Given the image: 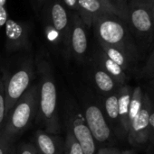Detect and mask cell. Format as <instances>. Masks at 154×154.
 <instances>
[{
	"instance_id": "17",
	"label": "cell",
	"mask_w": 154,
	"mask_h": 154,
	"mask_svg": "<svg viewBox=\"0 0 154 154\" xmlns=\"http://www.w3.org/2000/svg\"><path fill=\"white\" fill-rule=\"evenodd\" d=\"M133 92V88L128 84L122 85L118 89V109H119V117L120 125L123 138L127 139V134L129 131V106L130 100Z\"/></svg>"
},
{
	"instance_id": "33",
	"label": "cell",
	"mask_w": 154,
	"mask_h": 154,
	"mask_svg": "<svg viewBox=\"0 0 154 154\" xmlns=\"http://www.w3.org/2000/svg\"><path fill=\"white\" fill-rule=\"evenodd\" d=\"M152 22H153L154 27V0H152Z\"/></svg>"
},
{
	"instance_id": "13",
	"label": "cell",
	"mask_w": 154,
	"mask_h": 154,
	"mask_svg": "<svg viewBox=\"0 0 154 154\" xmlns=\"http://www.w3.org/2000/svg\"><path fill=\"white\" fill-rule=\"evenodd\" d=\"M100 106L113 134H116L119 138L124 139L120 125L118 109V90L112 94L103 96Z\"/></svg>"
},
{
	"instance_id": "1",
	"label": "cell",
	"mask_w": 154,
	"mask_h": 154,
	"mask_svg": "<svg viewBox=\"0 0 154 154\" xmlns=\"http://www.w3.org/2000/svg\"><path fill=\"white\" fill-rule=\"evenodd\" d=\"M38 82V118L44 131L58 134L61 131L57 107V89L53 69L48 61L40 59L36 62Z\"/></svg>"
},
{
	"instance_id": "10",
	"label": "cell",
	"mask_w": 154,
	"mask_h": 154,
	"mask_svg": "<svg viewBox=\"0 0 154 154\" xmlns=\"http://www.w3.org/2000/svg\"><path fill=\"white\" fill-rule=\"evenodd\" d=\"M5 48L8 51L29 49V27L26 23L8 18L5 24Z\"/></svg>"
},
{
	"instance_id": "5",
	"label": "cell",
	"mask_w": 154,
	"mask_h": 154,
	"mask_svg": "<svg viewBox=\"0 0 154 154\" xmlns=\"http://www.w3.org/2000/svg\"><path fill=\"white\" fill-rule=\"evenodd\" d=\"M151 109L152 102L150 97L144 91L141 110L132 122L127 134L129 143L135 149L149 148L152 145L150 130Z\"/></svg>"
},
{
	"instance_id": "24",
	"label": "cell",
	"mask_w": 154,
	"mask_h": 154,
	"mask_svg": "<svg viewBox=\"0 0 154 154\" xmlns=\"http://www.w3.org/2000/svg\"><path fill=\"white\" fill-rule=\"evenodd\" d=\"M141 76L147 79H154V51L151 54L144 68L143 69Z\"/></svg>"
},
{
	"instance_id": "21",
	"label": "cell",
	"mask_w": 154,
	"mask_h": 154,
	"mask_svg": "<svg viewBox=\"0 0 154 154\" xmlns=\"http://www.w3.org/2000/svg\"><path fill=\"white\" fill-rule=\"evenodd\" d=\"M64 154H85L80 143L69 131H66Z\"/></svg>"
},
{
	"instance_id": "30",
	"label": "cell",
	"mask_w": 154,
	"mask_h": 154,
	"mask_svg": "<svg viewBox=\"0 0 154 154\" xmlns=\"http://www.w3.org/2000/svg\"><path fill=\"white\" fill-rule=\"evenodd\" d=\"M148 96L150 97V99L152 103L154 105V79H151L147 85V90H144Z\"/></svg>"
},
{
	"instance_id": "11",
	"label": "cell",
	"mask_w": 154,
	"mask_h": 154,
	"mask_svg": "<svg viewBox=\"0 0 154 154\" xmlns=\"http://www.w3.org/2000/svg\"><path fill=\"white\" fill-rule=\"evenodd\" d=\"M47 22L59 32L62 43H64L67 49L71 28V15L60 0H54L50 4Z\"/></svg>"
},
{
	"instance_id": "34",
	"label": "cell",
	"mask_w": 154,
	"mask_h": 154,
	"mask_svg": "<svg viewBox=\"0 0 154 154\" xmlns=\"http://www.w3.org/2000/svg\"><path fill=\"white\" fill-rule=\"evenodd\" d=\"M6 0H0V5H5Z\"/></svg>"
},
{
	"instance_id": "8",
	"label": "cell",
	"mask_w": 154,
	"mask_h": 154,
	"mask_svg": "<svg viewBox=\"0 0 154 154\" xmlns=\"http://www.w3.org/2000/svg\"><path fill=\"white\" fill-rule=\"evenodd\" d=\"M129 5L128 22L140 34H149L153 30L152 0H132Z\"/></svg>"
},
{
	"instance_id": "15",
	"label": "cell",
	"mask_w": 154,
	"mask_h": 154,
	"mask_svg": "<svg viewBox=\"0 0 154 154\" xmlns=\"http://www.w3.org/2000/svg\"><path fill=\"white\" fill-rule=\"evenodd\" d=\"M93 64L113 77L119 85L127 84L128 74L118 64L109 59L101 49L97 51L93 56Z\"/></svg>"
},
{
	"instance_id": "29",
	"label": "cell",
	"mask_w": 154,
	"mask_h": 154,
	"mask_svg": "<svg viewBox=\"0 0 154 154\" xmlns=\"http://www.w3.org/2000/svg\"><path fill=\"white\" fill-rule=\"evenodd\" d=\"M7 19H8V14L5 6L0 5V28L5 26Z\"/></svg>"
},
{
	"instance_id": "20",
	"label": "cell",
	"mask_w": 154,
	"mask_h": 154,
	"mask_svg": "<svg viewBox=\"0 0 154 154\" xmlns=\"http://www.w3.org/2000/svg\"><path fill=\"white\" fill-rule=\"evenodd\" d=\"M117 14L120 19L128 22L129 5L126 0H103Z\"/></svg>"
},
{
	"instance_id": "2",
	"label": "cell",
	"mask_w": 154,
	"mask_h": 154,
	"mask_svg": "<svg viewBox=\"0 0 154 154\" xmlns=\"http://www.w3.org/2000/svg\"><path fill=\"white\" fill-rule=\"evenodd\" d=\"M38 112V83L32 84L7 113L6 120L1 131L10 141L25 132L32 124Z\"/></svg>"
},
{
	"instance_id": "12",
	"label": "cell",
	"mask_w": 154,
	"mask_h": 154,
	"mask_svg": "<svg viewBox=\"0 0 154 154\" xmlns=\"http://www.w3.org/2000/svg\"><path fill=\"white\" fill-rule=\"evenodd\" d=\"M76 13L86 27H91L93 22L104 15L118 16V14L103 0H77Z\"/></svg>"
},
{
	"instance_id": "31",
	"label": "cell",
	"mask_w": 154,
	"mask_h": 154,
	"mask_svg": "<svg viewBox=\"0 0 154 154\" xmlns=\"http://www.w3.org/2000/svg\"><path fill=\"white\" fill-rule=\"evenodd\" d=\"M64 5L73 11H77V0H62Z\"/></svg>"
},
{
	"instance_id": "36",
	"label": "cell",
	"mask_w": 154,
	"mask_h": 154,
	"mask_svg": "<svg viewBox=\"0 0 154 154\" xmlns=\"http://www.w3.org/2000/svg\"><path fill=\"white\" fill-rule=\"evenodd\" d=\"M152 154H154V152H152Z\"/></svg>"
},
{
	"instance_id": "18",
	"label": "cell",
	"mask_w": 154,
	"mask_h": 154,
	"mask_svg": "<svg viewBox=\"0 0 154 154\" xmlns=\"http://www.w3.org/2000/svg\"><path fill=\"white\" fill-rule=\"evenodd\" d=\"M99 44H100V49L105 53V55L109 59H111L113 61L118 64L126 73L131 71L132 62L133 60L124 51L113 46L106 45L103 43H99Z\"/></svg>"
},
{
	"instance_id": "22",
	"label": "cell",
	"mask_w": 154,
	"mask_h": 154,
	"mask_svg": "<svg viewBox=\"0 0 154 154\" xmlns=\"http://www.w3.org/2000/svg\"><path fill=\"white\" fill-rule=\"evenodd\" d=\"M7 116L5 93V83L3 75L0 77V132L3 130Z\"/></svg>"
},
{
	"instance_id": "23",
	"label": "cell",
	"mask_w": 154,
	"mask_h": 154,
	"mask_svg": "<svg viewBox=\"0 0 154 154\" xmlns=\"http://www.w3.org/2000/svg\"><path fill=\"white\" fill-rule=\"evenodd\" d=\"M44 35L46 37V40L52 44L58 45V44L62 43V39H61L59 32L48 22H46V24H45Z\"/></svg>"
},
{
	"instance_id": "4",
	"label": "cell",
	"mask_w": 154,
	"mask_h": 154,
	"mask_svg": "<svg viewBox=\"0 0 154 154\" xmlns=\"http://www.w3.org/2000/svg\"><path fill=\"white\" fill-rule=\"evenodd\" d=\"M7 113L15 105L18 99L32 85L34 77V65L31 60L25 61L15 72L3 73Z\"/></svg>"
},
{
	"instance_id": "16",
	"label": "cell",
	"mask_w": 154,
	"mask_h": 154,
	"mask_svg": "<svg viewBox=\"0 0 154 154\" xmlns=\"http://www.w3.org/2000/svg\"><path fill=\"white\" fill-rule=\"evenodd\" d=\"M91 79L95 89L102 97L117 91L121 87L113 77L94 64L91 72Z\"/></svg>"
},
{
	"instance_id": "14",
	"label": "cell",
	"mask_w": 154,
	"mask_h": 154,
	"mask_svg": "<svg viewBox=\"0 0 154 154\" xmlns=\"http://www.w3.org/2000/svg\"><path fill=\"white\" fill-rule=\"evenodd\" d=\"M34 142L38 154H64V142L56 134L37 130L34 134Z\"/></svg>"
},
{
	"instance_id": "3",
	"label": "cell",
	"mask_w": 154,
	"mask_h": 154,
	"mask_svg": "<svg viewBox=\"0 0 154 154\" xmlns=\"http://www.w3.org/2000/svg\"><path fill=\"white\" fill-rule=\"evenodd\" d=\"M117 16L104 15L93 22L95 35L99 43L116 47L124 51L133 60L135 58V50L133 47L127 31Z\"/></svg>"
},
{
	"instance_id": "27",
	"label": "cell",
	"mask_w": 154,
	"mask_h": 154,
	"mask_svg": "<svg viewBox=\"0 0 154 154\" xmlns=\"http://www.w3.org/2000/svg\"><path fill=\"white\" fill-rule=\"evenodd\" d=\"M96 154H123V152L115 147L104 146V147H101L97 151Z\"/></svg>"
},
{
	"instance_id": "9",
	"label": "cell",
	"mask_w": 154,
	"mask_h": 154,
	"mask_svg": "<svg viewBox=\"0 0 154 154\" xmlns=\"http://www.w3.org/2000/svg\"><path fill=\"white\" fill-rule=\"evenodd\" d=\"M85 28L86 26L79 14L77 13L72 14L67 50L79 61L84 60L88 49V38Z\"/></svg>"
},
{
	"instance_id": "25",
	"label": "cell",
	"mask_w": 154,
	"mask_h": 154,
	"mask_svg": "<svg viewBox=\"0 0 154 154\" xmlns=\"http://www.w3.org/2000/svg\"><path fill=\"white\" fill-rule=\"evenodd\" d=\"M0 154L13 153V142L0 132Z\"/></svg>"
},
{
	"instance_id": "28",
	"label": "cell",
	"mask_w": 154,
	"mask_h": 154,
	"mask_svg": "<svg viewBox=\"0 0 154 154\" xmlns=\"http://www.w3.org/2000/svg\"><path fill=\"white\" fill-rule=\"evenodd\" d=\"M150 130H151V141L152 145L154 144V105L152 103V109L150 115Z\"/></svg>"
},
{
	"instance_id": "32",
	"label": "cell",
	"mask_w": 154,
	"mask_h": 154,
	"mask_svg": "<svg viewBox=\"0 0 154 154\" xmlns=\"http://www.w3.org/2000/svg\"><path fill=\"white\" fill-rule=\"evenodd\" d=\"M123 154H138L134 150H126V151H123Z\"/></svg>"
},
{
	"instance_id": "35",
	"label": "cell",
	"mask_w": 154,
	"mask_h": 154,
	"mask_svg": "<svg viewBox=\"0 0 154 154\" xmlns=\"http://www.w3.org/2000/svg\"><path fill=\"white\" fill-rule=\"evenodd\" d=\"M39 1H44V0H39Z\"/></svg>"
},
{
	"instance_id": "19",
	"label": "cell",
	"mask_w": 154,
	"mask_h": 154,
	"mask_svg": "<svg viewBox=\"0 0 154 154\" xmlns=\"http://www.w3.org/2000/svg\"><path fill=\"white\" fill-rule=\"evenodd\" d=\"M143 95H144V89L142 87L137 86L135 88H133V92L130 100V106H129V116H128L129 127L141 110Z\"/></svg>"
},
{
	"instance_id": "6",
	"label": "cell",
	"mask_w": 154,
	"mask_h": 154,
	"mask_svg": "<svg viewBox=\"0 0 154 154\" xmlns=\"http://www.w3.org/2000/svg\"><path fill=\"white\" fill-rule=\"evenodd\" d=\"M66 131H69L80 143L85 154H96L95 142L84 116L74 105H70L65 115Z\"/></svg>"
},
{
	"instance_id": "26",
	"label": "cell",
	"mask_w": 154,
	"mask_h": 154,
	"mask_svg": "<svg viewBox=\"0 0 154 154\" xmlns=\"http://www.w3.org/2000/svg\"><path fill=\"white\" fill-rule=\"evenodd\" d=\"M16 154H38V152L35 145L31 143H24L19 146Z\"/></svg>"
},
{
	"instance_id": "7",
	"label": "cell",
	"mask_w": 154,
	"mask_h": 154,
	"mask_svg": "<svg viewBox=\"0 0 154 154\" xmlns=\"http://www.w3.org/2000/svg\"><path fill=\"white\" fill-rule=\"evenodd\" d=\"M83 114L96 143L100 144H108L113 142L114 134L110 127L99 103L86 101L84 103Z\"/></svg>"
}]
</instances>
